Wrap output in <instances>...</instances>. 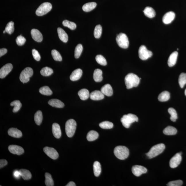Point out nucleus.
<instances>
[{"label":"nucleus","mask_w":186,"mask_h":186,"mask_svg":"<svg viewBox=\"0 0 186 186\" xmlns=\"http://www.w3.org/2000/svg\"><path fill=\"white\" fill-rule=\"evenodd\" d=\"M144 13L146 16L149 18H153L156 15L154 10L150 7H146L144 10Z\"/></svg>","instance_id":"nucleus-26"},{"label":"nucleus","mask_w":186,"mask_h":186,"mask_svg":"<svg viewBox=\"0 0 186 186\" xmlns=\"http://www.w3.org/2000/svg\"><path fill=\"white\" fill-rule=\"evenodd\" d=\"M140 79L137 75L133 73L127 74L125 78V83L127 89L132 88L138 86Z\"/></svg>","instance_id":"nucleus-1"},{"label":"nucleus","mask_w":186,"mask_h":186,"mask_svg":"<svg viewBox=\"0 0 186 186\" xmlns=\"http://www.w3.org/2000/svg\"><path fill=\"white\" fill-rule=\"evenodd\" d=\"M13 68V65L11 63H7L3 66L0 70V78H4L11 71Z\"/></svg>","instance_id":"nucleus-13"},{"label":"nucleus","mask_w":186,"mask_h":186,"mask_svg":"<svg viewBox=\"0 0 186 186\" xmlns=\"http://www.w3.org/2000/svg\"><path fill=\"white\" fill-rule=\"evenodd\" d=\"M183 184V182L181 180L172 181L168 183L167 185L168 186H181Z\"/></svg>","instance_id":"nucleus-49"},{"label":"nucleus","mask_w":186,"mask_h":186,"mask_svg":"<svg viewBox=\"0 0 186 186\" xmlns=\"http://www.w3.org/2000/svg\"><path fill=\"white\" fill-rule=\"evenodd\" d=\"M102 32V28L100 25L96 26L95 28L94 31V36L96 39L99 38L100 37Z\"/></svg>","instance_id":"nucleus-40"},{"label":"nucleus","mask_w":186,"mask_h":186,"mask_svg":"<svg viewBox=\"0 0 186 186\" xmlns=\"http://www.w3.org/2000/svg\"><path fill=\"white\" fill-rule=\"evenodd\" d=\"M13 175L14 177L17 178H19L20 176H21L20 172L19 171H19H18V170H16V171H14L13 173Z\"/></svg>","instance_id":"nucleus-53"},{"label":"nucleus","mask_w":186,"mask_h":186,"mask_svg":"<svg viewBox=\"0 0 186 186\" xmlns=\"http://www.w3.org/2000/svg\"><path fill=\"white\" fill-rule=\"evenodd\" d=\"M33 74V70L30 67H27L22 70L20 75V80L23 84L27 83L30 80V78Z\"/></svg>","instance_id":"nucleus-8"},{"label":"nucleus","mask_w":186,"mask_h":186,"mask_svg":"<svg viewBox=\"0 0 186 186\" xmlns=\"http://www.w3.org/2000/svg\"><path fill=\"white\" fill-rule=\"evenodd\" d=\"M168 113L170 115V119L173 122H175L177 119V115L176 111L173 108H170L168 110Z\"/></svg>","instance_id":"nucleus-41"},{"label":"nucleus","mask_w":186,"mask_h":186,"mask_svg":"<svg viewBox=\"0 0 186 186\" xmlns=\"http://www.w3.org/2000/svg\"><path fill=\"white\" fill-rule=\"evenodd\" d=\"M32 55L34 59L36 61H39L40 60L41 57L38 52L35 49L32 50Z\"/></svg>","instance_id":"nucleus-50"},{"label":"nucleus","mask_w":186,"mask_h":186,"mask_svg":"<svg viewBox=\"0 0 186 186\" xmlns=\"http://www.w3.org/2000/svg\"><path fill=\"white\" fill-rule=\"evenodd\" d=\"M96 3L95 2H90L86 3L82 7V9L84 11L89 12L96 7Z\"/></svg>","instance_id":"nucleus-30"},{"label":"nucleus","mask_w":186,"mask_h":186,"mask_svg":"<svg viewBox=\"0 0 186 186\" xmlns=\"http://www.w3.org/2000/svg\"><path fill=\"white\" fill-rule=\"evenodd\" d=\"M50 106L57 108H63L65 106L64 103L57 99H52L48 101Z\"/></svg>","instance_id":"nucleus-24"},{"label":"nucleus","mask_w":186,"mask_h":186,"mask_svg":"<svg viewBox=\"0 0 186 186\" xmlns=\"http://www.w3.org/2000/svg\"><path fill=\"white\" fill-rule=\"evenodd\" d=\"M52 132L53 136L57 139H59L61 136V131L59 125L57 123H53Z\"/></svg>","instance_id":"nucleus-18"},{"label":"nucleus","mask_w":186,"mask_h":186,"mask_svg":"<svg viewBox=\"0 0 186 186\" xmlns=\"http://www.w3.org/2000/svg\"><path fill=\"white\" fill-rule=\"evenodd\" d=\"M51 55L53 57L55 61H61L62 58L61 55L56 50H53L51 51Z\"/></svg>","instance_id":"nucleus-45"},{"label":"nucleus","mask_w":186,"mask_h":186,"mask_svg":"<svg viewBox=\"0 0 186 186\" xmlns=\"http://www.w3.org/2000/svg\"><path fill=\"white\" fill-rule=\"evenodd\" d=\"M178 53L176 51L174 52L170 55L168 60V65L170 67H172L175 65L177 63Z\"/></svg>","instance_id":"nucleus-21"},{"label":"nucleus","mask_w":186,"mask_h":186,"mask_svg":"<svg viewBox=\"0 0 186 186\" xmlns=\"http://www.w3.org/2000/svg\"><path fill=\"white\" fill-rule=\"evenodd\" d=\"M185 95L186 96V89L185 91Z\"/></svg>","instance_id":"nucleus-56"},{"label":"nucleus","mask_w":186,"mask_h":186,"mask_svg":"<svg viewBox=\"0 0 186 186\" xmlns=\"http://www.w3.org/2000/svg\"><path fill=\"white\" fill-rule=\"evenodd\" d=\"M8 162L5 159H2L0 160V168H1L6 166Z\"/></svg>","instance_id":"nucleus-51"},{"label":"nucleus","mask_w":186,"mask_h":186,"mask_svg":"<svg viewBox=\"0 0 186 186\" xmlns=\"http://www.w3.org/2000/svg\"><path fill=\"white\" fill-rule=\"evenodd\" d=\"M57 32L59 37L60 40L63 42H67L68 41V34L64 30L61 28H58L57 29Z\"/></svg>","instance_id":"nucleus-23"},{"label":"nucleus","mask_w":186,"mask_h":186,"mask_svg":"<svg viewBox=\"0 0 186 186\" xmlns=\"http://www.w3.org/2000/svg\"><path fill=\"white\" fill-rule=\"evenodd\" d=\"M104 95L101 91L95 90L90 94V97L93 100H100L104 98Z\"/></svg>","instance_id":"nucleus-17"},{"label":"nucleus","mask_w":186,"mask_h":186,"mask_svg":"<svg viewBox=\"0 0 186 186\" xmlns=\"http://www.w3.org/2000/svg\"><path fill=\"white\" fill-rule=\"evenodd\" d=\"M6 32L9 34H11L14 31V24L13 22L11 21L9 22L6 26L5 29Z\"/></svg>","instance_id":"nucleus-43"},{"label":"nucleus","mask_w":186,"mask_h":186,"mask_svg":"<svg viewBox=\"0 0 186 186\" xmlns=\"http://www.w3.org/2000/svg\"><path fill=\"white\" fill-rule=\"evenodd\" d=\"M101 91L104 95L110 96L113 95V89L111 85L109 84H105L101 88Z\"/></svg>","instance_id":"nucleus-20"},{"label":"nucleus","mask_w":186,"mask_h":186,"mask_svg":"<svg viewBox=\"0 0 186 186\" xmlns=\"http://www.w3.org/2000/svg\"><path fill=\"white\" fill-rule=\"evenodd\" d=\"M179 83L181 88H183L186 84V73H182L180 74L179 78Z\"/></svg>","instance_id":"nucleus-44"},{"label":"nucleus","mask_w":186,"mask_h":186,"mask_svg":"<svg viewBox=\"0 0 186 186\" xmlns=\"http://www.w3.org/2000/svg\"><path fill=\"white\" fill-rule=\"evenodd\" d=\"M77 123L75 121L70 119L66 122L65 125V131L67 135L69 137H71L75 133L76 129Z\"/></svg>","instance_id":"nucleus-5"},{"label":"nucleus","mask_w":186,"mask_h":186,"mask_svg":"<svg viewBox=\"0 0 186 186\" xmlns=\"http://www.w3.org/2000/svg\"><path fill=\"white\" fill-rule=\"evenodd\" d=\"M6 32V31H5V30L3 31V33H5Z\"/></svg>","instance_id":"nucleus-55"},{"label":"nucleus","mask_w":186,"mask_h":186,"mask_svg":"<svg viewBox=\"0 0 186 186\" xmlns=\"http://www.w3.org/2000/svg\"><path fill=\"white\" fill-rule=\"evenodd\" d=\"M99 137V134L96 131L94 130L89 131L87 136V140L89 141H92L96 140Z\"/></svg>","instance_id":"nucleus-31"},{"label":"nucleus","mask_w":186,"mask_h":186,"mask_svg":"<svg viewBox=\"0 0 186 186\" xmlns=\"http://www.w3.org/2000/svg\"><path fill=\"white\" fill-rule=\"evenodd\" d=\"M31 35L32 39L37 42H41L43 39L42 34L39 30L33 29L31 31Z\"/></svg>","instance_id":"nucleus-16"},{"label":"nucleus","mask_w":186,"mask_h":186,"mask_svg":"<svg viewBox=\"0 0 186 186\" xmlns=\"http://www.w3.org/2000/svg\"><path fill=\"white\" fill-rule=\"evenodd\" d=\"M52 8L51 3H44L41 4L36 10V13L38 16H42L49 12Z\"/></svg>","instance_id":"nucleus-7"},{"label":"nucleus","mask_w":186,"mask_h":186,"mask_svg":"<svg viewBox=\"0 0 186 186\" xmlns=\"http://www.w3.org/2000/svg\"><path fill=\"white\" fill-rule=\"evenodd\" d=\"M10 106H14L13 110V113H15L18 112L22 106V104L20 101H14L10 103Z\"/></svg>","instance_id":"nucleus-37"},{"label":"nucleus","mask_w":186,"mask_h":186,"mask_svg":"<svg viewBox=\"0 0 186 186\" xmlns=\"http://www.w3.org/2000/svg\"><path fill=\"white\" fill-rule=\"evenodd\" d=\"M26 41V40L21 35L18 36L16 40L17 44L20 46L23 45Z\"/></svg>","instance_id":"nucleus-48"},{"label":"nucleus","mask_w":186,"mask_h":186,"mask_svg":"<svg viewBox=\"0 0 186 186\" xmlns=\"http://www.w3.org/2000/svg\"><path fill=\"white\" fill-rule=\"evenodd\" d=\"M53 70L48 67H45L40 71V73L43 76L48 77L51 75L53 73Z\"/></svg>","instance_id":"nucleus-35"},{"label":"nucleus","mask_w":186,"mask_h":186,"mask_svg":"<svg viewBox=\"0 0 186 186\" xmlns=\"http://www.w3.org/2000/svg\"><path fill=\"white\" fill-rule=\"evenodd\" d=\"M8 149L10 152L13 154L20 155L24 152L23 148L18 146L10 145L9 146Z\"/></svg>","instance_id":"nucleus-14"},{"label":"nucleus","mask_w":186,"mask_h":186,"mask_svg":"<svg viewBox=\"0 0 186 186\" xmlns=\"http://www.w3.org/2000/svg\"><path fill=\"white\" fill-rule=\"evenodd\" d=\"M99 125L101 128L105 129H111L113 127V123L108 121L102 122L99 124Z\"/></svg>","instance_id":"nucleus-42"},{"label":"nucleus","mask_w":186,"mask_h":186,"mask_svg":"<svg viewBox=\"0 0 186 186\" xmlns=\"http://www.w3.org/2000/svg\"><path fill=\"white\" fill-rule=\"evenodd\" d=\"M45 184L46 186H54V182H53V179L52 178L51 174L49 173H46L45 174Z\"/></svg>","instance_id":"nucleus-38"},{"label":"nucleus","mask_w":186,"mask_h":186,"mask_svg":"<svg viewBox=\"0 0 186 186\" xmlns=\"http://www.w3.org/2000/svg\"><path fill=\"white\" fill-rule=\"evenodd\" d=\"M82 70L80 69H77L72 72L70 75V79L72 81L78 80L82 77Z\"/></svg>","instance_id":"nucleus-19"},{"label":"nucleus","mask_w":186,"mask_h":186,"mask_svg":"<svg viewBox=\"0 0 186 186\" xmlns=\"http://www.w3.org/2000/svg\"><path fill=\"white\" fill-rule=\"evenodd\" d=\"M170 98V93L167 91H163L158 96V100L161 102H165L168 101Z\"/></svg>","instance_id":"nucleus-33"},{"label":"nucleus","mask_w":186,"mask_h":186,"mask_svg":"<svg viewBox=\"0 0 186 186\" xmlns=\"http://www.w3.org/2000/svg\"><path fill=\"white\" fill-rule=\"evenodd\" d=\"M152 53L147 49L144 45L141 46L139 50V56L140 58L142 60H146L152 56Z\"/></svg>","instance_id":"nucleus-9"},{"label":"nucleus","mask_w":186,"mask_h":186,"mask_svg":"<svg viewBox=\"0 0 186 186\" xmlns=\"http://www.w3.org/2000/svg\"><path fill=\"white\" fill-rule=\"evenodd\" d=\"M132 171L134 175L138 177L143 174L146 173L147 170L145 167L141 165H135L132 167Z\"/></svg>","instance_id":"nucleus-11"},{"label":"nucleus","mask_w":186,"mask_h":186,"mask_svg":"<svg viewBox=\"0 0 186 186\" xmlns=\"http://www.w3.org/2000/svg\"><path fill=\"white\" fill-rule=\"evenodd\" d=\"M163 133L166 135H175L177 133V130L175 127L169 126L163 130Z\"/></svg>","instance_id":"nucleus-28"},{"label":"nucleus","mask_w":186,"mask_h":186,"mask_svg":"<svg viewBox=\"0 0 186 186\" xmlns=\"http://www.w3.org/2000/svg\"><path fill=\"white\" fill-rule=\"evenodd\" d=\"M94 175L96 177H99L101 173V166L99 162H94L93 165Z\"/></svg>","instance_id":"nucleus-32"},{"label":"nucleus","mask_w":186,"mask_h":186,"mask_svg":"<svg viewBox=\"0 0 186 186\" xmlns=\"http://www.w3.org/2000/svg\"><path fill=\"white\" fill-rule=\"evenodd\" d=\"M175 17V14L173 11L168 12L164 15L162 21L165 24H169L173 21Z\"/></svg>","instance_id":"nucleus-15"},{"label":"nucleus","mask_w":186,"mask_h":186,"mask_svg":"<svg viewBox=\"0 0 186 186\" xmlns=\"http://www.w3.org/2000/svg\"><path fill=\"white\" fill-rule=\"evenodd\" d=\"M7 52V50L6 48H2L0 49V57H1L4 55Z\"/></svg>","instance_id":"nucleus-52"},{"label":"nucleus","mask_w":186,"mask_h":186,"mask_svg":"<svg viewBox=\"0 0 186 186\" xmlns=\"http://www.w3.org/2000/svg\"><path fill=\"white\" fill-rule=\"evenodd\" d=\"M63 24L65 27H68L72 30H75L77 27L75 24L68 20H65L63 21Z\"/></svg>","instance_id":"nucleus-39"},{"label":"nucleus","mask_w":186,"mask_h":186,"mask_svg":"<svg viewBox=\"0 0 186 186\" xmlns=\"http://www.w3.org/2000/svg\"><path fill=\"white\" fill-rule=\"evenodd\" d=\"M182 154L181 152L177 153L170 159V168H175L180 164L182 161Z\"/></svg>","instance_id":"nucleus-10"},{"label":"nucleus","mask_w":186,"mask_h":186,"mask_svg":"<svg viewBox=\"0 0 186 186\" xmlns=\"http://www.w3.org/2000/svg\"><path fill=\"white\" fill-rule=\"evenodd\" d=\"M39 92L44 95L51 96L53 94L52 91L48 86H45L41 87L39 90Z\"/></svg>","instance_id":"nucleus-36"},{"label":"nucleus","mask_w":186,"mask_h":186,"mask_svg":"<svg viewBox=\"0 0 186 186\" xmlns=\"http://www.w3.org/2000/svg\"><path fill=\"white\" fill-rule=\"evenodd\" d=\"M43 119L42 112L40 110L38 111L34 115V120L36 125H40L42 122Z\"/></svg>","instance_id":"nucleus-34"},{"label":"nucleus","mask_w":186,"mask_h":186,"mask_svg":"<svg viewBox=\"0 0 186 186\" xmlns=\"http://www.w3.org/2000/svg\"><path fill=\"white\" fill-rule=\"evenodd\" d=\"M20 174L21 177L24 180H28L32 178V175L29 170L24 169H22L19 170Z\"/></svg>","instance_id":"nucleus-29"},{"label":"nucleus","mask_w":186,"mask_h":186,"mask_svg":"<svg viewBox=\"0 0 186 186\" xmlns=\"http://www.w3.org/2000/svg\"><path fill=\"white\" fill-rule=\"evenodd\" d=\"M83 46L82 44H78L75 48V58H78L80 57L82 52Z\"/></svg>","instance_id":"nucleus-46"},{"label":"nucleus","mask_w":186,"mask_h":186,"mask_svg":"<svg viewBox=\"0 0 186 186\" xmlns=\"http://www.w3.org/2000/svg\"><path fill=\"white\" fill-rule=\"evenodd\" d=\"M96 62L100 65H104V66L107 65V62L106 59L102 55H97L96 57Z\"/></svg>","instance_id":"nucleus-47"},{"label":"nucleus","mask_w":186,"mask_h":186,"mask_svg":"<svg viewBox=\"0 0 186 186\" xmlns=\"http://www.w3.org/2000/svg\"><path fill=\"white\" fill-rule=\"evenodd\" d=\"M114 153L118 159L124 160L128 157L129 151L128 148L125 146H118L115 148Z\"/></svg>","instance_id":"nucleus-2"},{"label":"nucleus","mask_w":186,"mask_h":186,"mask_svg":"<svg viewBox=\"0 0 186 186\" xmlns=\"http://www.w3.org/2000/svg\"><path fill=\"white\" fill-rule=\"evenodd\" d=\"M9 135L15 138H20L22 136V132L17 128H11L8 131Z\"/></svg>","instance_id":"nucleus-22"},{"label":"nucleus","mask_w":186,"mask_h":186,"mask_svg":"<svg viewBox=\"0 0 186 186\" xmlns=\"http://www.w3.org/2000/svg\"><path fill=\"white\" fill-rule=\"evenodd\" d=\"M102 72L100 69H97L95 70L93 75V78L96 82H101L103 79Z\"/></svg>","instance_id":"nucleus-25"},{"label":"nucleus","mask_w":186,"mask_h":186,"mask_svg":"<svg viewBox=\"0 0 186 186\" xmlns=\"http://www.w3.org/2000/svg\"><path fill=\"white\" fill-rule=\"evenodd\" d=\"M76 185L75 183L73 182H70L67 184L66 186H75Z\"/></svg>","instance_id":"nucleus-54"},{"label":"nucleus","mask_w":186,"mask_h":186,"mask_svg":"<svg viewBox=\"0 0 186 186\" xmlns=\"http://www.w3.org/2000/svg\"><path fill=\"white\" fill-rule=\"evenodd\" d=\"M78 94L80 99L82 100H85L88 99L90 96L89 92L88 90L83 89L78 92Z\"/></svg>","instance_id":"nucleus-27"},{"label":"nucleus","mask_w":186,"mask_h":186,"mask_svg":"<svg viewBox=\"0 0 186 186\" xmlns=\"http://www.w3.org/2000/svg\"><path fill=\"white\" fill-rule=\"evenodd\" d=\"M43 150L46 154L51 159L56 160L58 158V153L54 148L46 146L44 148Z\"/></svg>","instance_id":"nucleus-12"},{"label":"nucleus","mask_w":186,"mask_h":186,"mask_svg":"<svg viewBox=\"0 0 186 186\" xmlns=\"http://www.w3.org/2000/svg\"><path fill=\"white\" fill-rule=\"evenodd\" d=\"M117 44L120 47L126 49L128 47L129 41L126 34L120 33L117 36L116 38Z\"/></svg>","instance_id":"nucleus-6"},{"label":"nucleus","mask_w":186,"mask_h":186,"mask_svg":"<svg viewBox=\"0 0 186 186\" xmlns=\"http://www.w3.org/2000/svg\"><path fill=\"white\" fill-rule=\"evenodd\" d=\"M138 121V117L136 115L131 113L124 115L121 119L122 125L126 128H129L131 124L135 122H137Z\"/></svg>","instance_id":"nucleus-4"},{"label":"nucleus","mask_w":186,"mask_h":186,"mask_svg":"<svg viewBox=\"0 0 186 186\" xmlns=\"http://www.w3.org/2000/svg\"><path fill=\"white\" fill-rule=\"evenodd\" d=\"M165 148V145L164 144H156L151 148L149 152L146 153V156L149 158H154L162 153Z\"/></svg>","instance_id":"nucleus-3"}]
</instances>
